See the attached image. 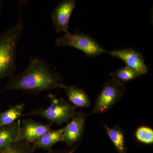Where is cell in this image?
Returning <instances> with one entry per match:
<instances>
[{
	"mask_svg": "<svg viewBox=\"0 0 153 153\" xmlns=\"http://www.w3.org/2000/svg\"><path fill=\"white\" fill-rule=\"evenodd\" d=\"M35 151L33 144L20 142L14 143L10 147L0 151V153H35Z\"/></svg>",
	"mask_w": 153,
	"mask_h": 153,
	"instance_id": "obj_16",
	"label": "cell"
},
{
	"mask_svg": "<svg viewBox=\"0 0 153 153\" xmlns=\"http://www.w3.org/2000/svg\"><path fill=\"white\" fill-rule=\"evenodd\" d=\"M79 144L76 145L73 147H69L61 150H53L48 151L47 153H75Z\"/></svg>",
	"mask_w": 153,
	"mask_h": 153,
	"instance_id": "obj_18",
	"label": "cell"
},
{
	"mask_svg": "<svg viewBox=\"0 0 153 153\" xmlns=\"http://www.w3.org/2000/svg\"><path fill=\"white\" fill-rule=\"evenodd\" d=\"M124 85L111 78L105 83L97 96L95 105L90 114H99L107 112L119 101L125 91Z\"/></svg>",
	"mask_w": 153,
	"mask_h": 153,
	"instance_id": "obj_5",
	"label": "cell"
},
{
	"mask_svg": "<svg viewBox=\"0 0 153 153\" xmlns=\"http://www.w3.org/2000/svg\"><path fill=\"white\" fill-rule=\"evenodd\" d=\"M3 2L2 1L0 0V16L2 10Z\"/></svg>",
	"mask_w": 153,
	"mask_h": 153,
	"instance_id": "obj_19",
	"label": "cell"
},
{
	"mask_svg": "<svg viewBox=\"0 0 153 153\" xmlns=\"http://www.w3.org/2000/svg\"><path fill=\"white\" fill-rule=\"evenodd\" d=\"M76 107L63 98L51 97L50 105L47 108H36L23 114L22 116L40 117L51 123L62 124L68 123L76 113Z\"/></svg>",
	"mask_w": 153,
	"mask_h": 153,
	"instance_id": "obj_3",
	"label": "cell"
},
{
	"mask_svg": "<svg viewBox=\"0 0 153 153\" xmlns=\"http://www.w3.org/2000/svg\"><path fill=\"white\" fill-rule=\"evenodd\" d=\"M86 118L85 114L76 112L70 122L64 127L61 142L65 143L69 147L74 146L83 135Z\"/></svg>",
	"mask_w": 153,
	"mask_h": 153,
	"instance_id": "obj_8",
	"label": "cell"
},
{
	"mask_svg": "<svg viewBox=\"0 0 153 153\" xmlns=\"http://www.w3.org/2000/svg\"><path fill=\"white\" fill-rule=\"evenodd\" d=\"M103 126L110 139L118 153H126L124 132L122 129L118 125L113 127H110L106 124H103Z\"/></svg>",
	"mask_w": 153,
	"mask_h": 153,
	"instance_id": "obj_13",
	"label": "cell"
},
{
	"mask_svg": "<svg viewBox=\"0 0 153 153\" xmlns=\"http://www.w3.org/2000/svg\"><path fill=\"white\" fill-rule=\"evenodd\" d=\"M25 25L20 19L13 27L0 33V80L16 71V51Z\"/></svg>",
	"mask_w": 153,
	"mask_h": 153,
	"instance_id": "obj_2",
	"label": "cell"
},
{
	"mask_svg": "<svg viewBox=\"0 0 153 153\" xmlns=\"http://www.w3.org/2000/svg\"><path fill=\"white\" fill-rule=\"evenodd\" d=\"M9 78L5 90H21L36 94L44 91L64 89L66 86L61 74L55 67L37 57L31 58L24 71Z\"/></svg>",
	"mask_w": 153,
	"mask_h": 153,
	"instance_id": "obj_1",
	"label": "cell"
},
{
	"mask_svg": "<svg viewBox=\"0 0 153 153\" xmlns=\"http://www.w3.org/2000/svg\"><path fill=\"white\" fill-rule=\"evenodd\" d=\"M64 89L68 102L75 107L87 108L91 105L87 94L80 88L75 85H66Z\"/></svg>",
	"mask_w": 153,
	"mask_h": 153,
	"instance_id": "obj_10",
	"label": "cell"
},
{
	"mask_svg": "<svg viewBox=\"0 0 153 153\" xmlns=\"http://www.w3.org/2000/svg\"><path fill=\"white\" fill-rule=\"evenodd\" d=\"M1 89H0V93H1Z\"/></svg>",
	"mask_w": 153,
	"mask_h": 153,
	"instance_id": "obj_20",
	"label": "cell"
},
{
	"mask_svg": "<svg viewBox=\"0 0 153 153\" xmlns=\"http://www.w3.org/2000/svg\"><path fill=\"white\" fill-rule=\"evenodd\" d=\"M51 130V123H41L32 119L23 120L20 122L15 143L24 142L33 144L41 136Z\"/></svg>",
	"mask_w": 153,
	"mask_h": 153,
	"instance_id": "obj_6",
	"label": "cell"
},
{
	"mask_svg": "<svg viewBox=\"0 0 153 153\" xmlns=\"http://www.w3.org/2000/svg\"><path fill=\"white\" fill-rule=\"evenodd\" d=\"M109 75L113 80L124 85L126 82H129L142 75L137 71L126 66L119 68L114 72L110 73Z\"/></svg>",
	"mask_w": 153,
	"mask_h": 153,
	"instance_id": "obj_15",
	"label": "cell"
},
{
	"mask_svg": "<svg viewBox=\"0 0 153 153\" xmlns=\"http://www.w3.org/2000/svg\"><path fill=\"white\" fill-rule=\"evenodd\" d=\"M20 122L19 119L10 125L0 128V151L10 147L15 143Z\"/></svg>",
	"mask_w": 153,
	"mask_h": 153,
	"instance_id": "obj_12",
	"label": "cell"
},
{
	"mask_svg": "<svg viewBox=\"0 0 153 153\" xmlns=\"http://www.w3.org/2000/svg\"><path fill=\"white\" fill-rule=\"evenodd\" d=\"M25 108V103H22L10 106L5 111L0 112V128L16 121L22 116Z\"/></svg>",
	"mask_w": 153,
	"mask_h": 153,
	"instance_id": "obj_14",
	"label": "cell"
},
{
	"mask_svg": "<svg viewBox=\"0 0 153 153\" xmlns=\"http://www.w3.org/2000/svg\"><path fill=\"white\" fill-rule=\"evenodd\" d=\"M55 44L57 47H74L85 53L87 57H97L108 52L93 38L83 33H65L55 39Z\"/></svg>",
	"mask_w": 153,
	"mask_h": 153,
	"instance_id": "obj_4",
	"label": "cell"
},
{
	"mask_svg": "<svg viewBox=\"0 0 153 153\" xmlns=\"http://www.w3.org/2000/svg\"><path fill=\"white\" fill-rule=\"evenodd\" d=\"M136 137L140 142L145 144H152L153 143V129L148 127H140L137 129Z\"/></svg>",
	"mask_w": 153,
	"mask_h": 153,
	"instance_id": "obj_17",
	"label": "cell"
},
{
	"mask_svg": "<svg viewBox=\"0 0 153 153\" xmlns=\"http://www.w3.org/2000/svg\"><path fill=\"white\" fill-rule=\"evenodd\" d=\"M107 53L123 60L126 67L137 71L141 75L147 73L149 69L143 57L135 49L127 48L109 51Z\"/></svg>",
	"mask_w": 153,
	"mask_h": 153,
	"instance_id": "obj_9",
	"label": "cell"
},
{
	"mask_svg": "<svg viewBox=\"0 0 153 153\" xmlns=\"http://www.w3.org/2000/svg\"><path fill=\"white\" fill-rule=\"evenodd\" d=\"M64 130V128H63L47 132L33 143V147L36 150L42 149L48 151L51 149L55 144L61 142Z\"/></svg>",
	"mask_w": 153,
	"mask_h": 153,
	"instance_id": "obj_11",
	"label": "cell"
},
{
	"mask_svg": "<svg viewBox=\"0 0 153 153\" xmlns=\"http://www.w3.org/2000/svg\"><path fill=\"white\" fill-rule=\"evenodd\" d=\"M74 0H64L56 6L51 13V19L56 33H68V23L75 7Z\"/></svg>",
	"mask_w": 153,
	"mask_h": 153,
	"instance_id": "obj_7",
	"label": "cell"
}]
</instances>
